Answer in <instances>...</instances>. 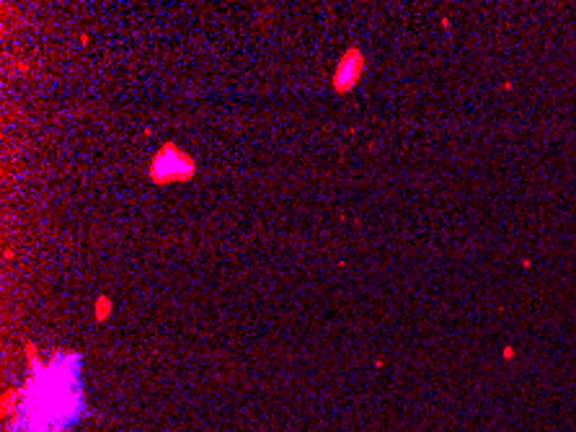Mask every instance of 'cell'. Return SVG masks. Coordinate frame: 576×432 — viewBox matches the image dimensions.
Wrapping results in <instances>:
<instances>
[{
  "label": "cell",
  "mask_w": 576,
  "mask_h": 432,
  "mask_svg": "<svg viewBox=\"0 0 576 432\" xmlns=\"http://www.w3.org/2000/svg\"><path fill=\"white\" fill-rule=\"evenodd\" d=\"M21 398L23 401H18V407L26 411L23 417H18L21 424H26L32 432H62L78 414L80 388H75V383L68 388H45L36 378H32V383L21 391Z\"/></svg>",
  "instance_id": "cell-1"
},
{
  "label": "cell",
  "mask_w": 576,
  "mask_h": 432,
  "mask_svg": "<svg viewBox=\"0 0 576 432\" xmlns=\"http://www.w3.org/2000/svg\"><path fill=\"white\" fill-rule=\"evenodd\" d=\"M197 173V160L179 148L176 143H163L147 163V179L155 187H171V184L192 182Z\"/></svg>",
  "instance_id": "cell-2"
},
{
  "label": "cell",
  "mask_w": 576,
  "mask_h": 432,
  "mask_svg": "<svg viewBox=\"0 0 576 432\" xmlns=\"http://www.w3.org/2000/svg\"><path fill=\"white\" fill-rule=\"evenodd\" d=\"M364 70H367V57L357 45H349L344 52H341L339 62L334 68V75H331V91L336 96H344V93H351L360 80L364 78Z\"/></svg>",
  "instance_id": "cell-3"
},
{
  "label": "cell",
  "mask_w": 576,
  "mask_h": 432,
  "mask_svg": "<svg viewBox=\"0 0 576 432\" xmlns=\"http://www.w3.org/2000/svg\"><path fill=\"white\" fill-rule=\"evenodd\" d=\"M114 311V303L109 296H99L96 300H93V319L99 321V324H103V321L112 316Z\"/></svg>",
  "instance_id": "cell-4"
}]
</instances>
